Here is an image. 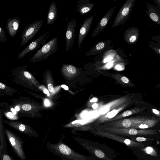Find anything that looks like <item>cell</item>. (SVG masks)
Segmentation results:
<instances>
[{"mask_svg":"<svg viewBox=\"0 0 160 160\" xmlns=\"http://www.w3.org/2000/svg\"><path fill=\"white\" fill-rule=\"evenodd\" d=\"M11 110L12 111V112L14 114H16V111L15 109H13V108H11Z\"/></svg>","mask_w":160,"mask_h":160,"instance_id":"obj_40","label":"cell"},{"mask_svg":"<svg viewBox=\"0 0 160 160\" xmlns=\"http://www.w3.org/2000/svg\"><path fill=\"white\" fill-rule=\"evenodd\" d=\"M148 104V108L150 110V112L153 114L155 117L160 119V110L155 108L153 105H151L150 104Z\"/></svg>","mask_w":160,"mask_h":160,"instance_id":"obj_25","label":"cell"},{"mask_svg":"<svg viewBox=\"0 0 160 160\" xmlns=\"http://www.w3.org/2000/svg\"><path fill=\"white\" fill-rule=\"evenodd\" d=\"M6 36L3 28L0 26V42L3 43L7 41Z\"/></svg>","mask_w":160,"mask_h":160,"instance_id":"obj_29","label":"cell"},{"mask_svg":"<svg viewBox=\"0 0 160 160\" xmlns=\"http://www.w3.org/2000/svg\"><path fill=\"white\" fill-rule=\"evenodd\" d=\"M111 41L108 40L98 42L86 53V56H94L102 53L109 48Z\"/></svg>","mask_w":160,"mask_h":160,"instance_id":"obj_13","label":"cell"},{"mask_svg":"<svg viewBox=\"0 0 160 160\" xmlns=\"http://www.w3.org/2000/svg\"><path fill=\"white\" fill-rule=\"evenodd\" d=\"M139 35L138 28L133 26L125 30L124 33L123 38L126 43L129 45H132L137 42Z\"/></svg>","mask_w":160,"mask_h":160,"instance_id":"obj_12","label":"cell"},{"mask_svg":"<svg viewBox=\"0 0 160 160\" xmlns=\"http://www.w3.org/2000/svg\"><path fill=\"white\" fill-rule=\"evenodd\" d=\"M50 32H48L34 40L18 54V58L20 59L23 58L30 52L41 48L46 43L47 39L50 36Z\"/></svg>","mask_w":160,"mask_h":160,"instance_id":"obj_9","label":"cell"},{"mask_svg":"<svg viewBox=\"0 0 160 160\" xmlns=\"http://www.w3.org/2000/svg\"><path fill=\"white\" fill-rule=\"evenodd\" d=\"M155 87L157 88H160V84L157 85Z\"/></svg>","mask_w":160,"mask_h":160,"instance_id":"obj_42","label":"cell"},{"mask_svg":"<svg viewBox=\"0 0 160 160\" xmlns=\"http://www.w3.org/2000/svg\"><path fill=\"white\" fill-rule=\"evenodd\" d=\"M143 102L140 103L138 105L136 106L134 108L127 110L123 112L122 114H120L114 118L112 120L114 121L116 120L120 119L123 118L131 116V115L142 112L148 108V106L144 105Z\"/></svg>","mask_w":160,"mask_h":160,"instance_id":"obj_18","label":"cell"},{"mask_svg":"<svg viewBox=\"0 0 160 160\" xmlns=\"http://www.w3.org/2000/svg\"><path fill=\"white\" fill-rule=\"evenodd\" d=\"M43 23V20H36L24 28L21 36L22 41L20 46L24 45L33 38L40 30Z\"/></svg>","mask_w":160,"mask_h":160,"instance_id":"obj_7","label":"cell"},{"mask_svg":"<svg viewBox=\"0 0 160 160\" xmlns=\"http://www.w3.org/2000/svg\"><path fill=\"white\" fill-rule=\"evenodd\" d=\"M44 104L46 106H48L50 105V103L49 100L47 99H46L45 100Z\"/></svg>","mask_w":160,"mask_h":160,"instance_id":"obj_35","label":"cell"},{"mask_svg":"<svg viewBox=\"0 0 160 160\" xmlns=\"http://www.w3.org/2000/svg\"><path fill=\"white\" fill-rule=\"evenodd\" d=\"M23 74L25 77L28 79L32 78V76L28 72L25 71H23Z\"/></svg>","mask_w":160,"mask_h":160,"instance_id":"obj_32","label":"cell"},{"mask_svg":"<svg viewBox=\"0 0 160 160\" xmlns=\"http://www.w3.org/2000/svg\"><path fill=\"white\" fill-rule=\"evenodd\" d=\"M115 9L114 8H111L101 19L92 32V37H95L105 28L108 22L114 12Z\"/></svg>","mask_w":160,"mask_h":160,"instance_id":"obj_14","label":"cell"},{"mask_svg":"<svg viewBox=\"0 0 160 160\" xmlns=\"http://www.w3.org/2000/svg\"><path fill=\"white\" fill-rule=\"evenodd\" d=\"M7 115V116L10 118H12L13 117V115L12 113L10 112L8 113Z\"/></svg>","mask_w":160,"mask_h":160,"instance_id":"obj_36","label":"cell"},{"mask_svg":"<svg viewBox=\"0 0 160 160\" xmlns=\"http://www.w3.org/2000/svg\"><path fill=\"white\" fill-rule=\"evenodd\" d=\"M0 160H14L7 150H0Z\"/></svg>","mask_w":160,"mask_h":160,"instance_id":"obj_27","label":"cell"},{"mask_svg":"<svg viewBox=\"0 0 160 160\" xmlns=\"http://www.w3.org/2000/svg\"><path fill=\"white\" fill-rule=\"evenodd\" d=\"M9 124L12 127L23 133L30 137H39L38 133L30 127L23 124L12 123Z\"/></svg>","mask_w":160,"mask_h":160,"instance_id":"obj_17","label":"cell"},{"mask_svg":"<svg viewBox=\"0 0 160 160\" xmlns=\"http://www.w3.org/2000/svg\"><path fill=\"white\" fill-rule=\"evenodd\" d=\"M153 1L155 3L158 8L160 10V0H153Z\"/></svg>","mask_w":160,"mask_h":160,"instance_id":"obj_34","label":"cell"},{"mask_svg":"<svg viewBox=\"0 0 160 160\" xmlns=\"http://www.w3.org/2000/svg\"><path fill=\"white\" fill-rule=\"evenodd\" d=\"M15 110L16 111H18L20 110L19 107L18 106H17L15 107Z\"/></svg>","mask_w":160,"mask_h":160,"instance_id":"obj_41","label":"cell"},{"mask_svg":"<svg viewBox=\"0 0 160 160\" xmlns=\"http://www.w3.org/2000/svg\"><path fill=\"white\" fill-rule=\"evenodd\" d=\"M160 122V119L154 117H151L142 123L132 128L139 129H147L153 127Z\"/></svg>","mask_w":160,"mask_h":160,"instance_id":"obj_21","label":"cell"},{"mask_svg":"<svg viewBox=\"0 0 160 160\" xmlns=\"http://www.w3.org/2000/svg\"><path fill=\"white\" fill-rule=\"evenodd\" d=\"M103 131L118 135L131 137L154 135L158 134L157 131L153 129H139L132 128H106L104 129Z\"/></svg>","mask_w":160,"mask_h":160,"instance_id":"obj_3","label":"cell"},{"mask_svg":"<svg viewBox=\"0 0 160 160\" xmlns=\"http://www.w3.org/2000/svg\"><path fill=\"white\" fill-rule=\"evenodd\" d=\"M57 8L54 1L52 2L49 8L47 17V22L48 25L52 24L57 17Z\"/></svg>","mask_w":160,"mask_h":160,"instance_id":"obj_22","label":"cell"},{"mask_svg":"<svg viewBox=\"0 0 160 160\" xmlns=\"http://www.w3.org/2000/svg\"><path fill=\"white\" fill-rule=\"evenodd\" d=\"M20 18L18 17L12 18L8 20L6 28L9 35L12 38L16 36L20 26Z\"/></svg>","mask_w":160,"mask_h":160,"instance_id":"obj_16","label":"cell"},{"mask_svg":"<svg viewBox=\"0 0 160 160\" xmlns=\"http://www.w3.org/2000/svg\"><path fill=\"white\" fill-rule=\"evenodd\" d=\"M6 87V86L1 82L0 83V88L1 89H4Z\"/></svg>","mask_w":160,"mask_h":160,"instance_id":"obj_37","label":"cell"},{"mask_svg":"<svg viewBox=\"0 0 160 160\" xmlns=\"http://www.w3.org/2000/svg\"><path fill=\"white\" fill-rule=\"evenodd\" d=\"M136 0H127L118 11L112 26V28L123 25L128 20L132 11Z\"/></svg>","mask_w":160,"mask_h":160,"instance_id":"obj_5","label":"cell"},{"mask_svg":"<svg viewBox=\"0 0 160 160\" xmlns=\"http://www.w3.org/2000/svg\"><path fill=\"white\" fill-rule=\"evenodd\" d=\"M93 132L97 136L111 139L123 143L128 147L142 148L144 146V145L141 142L135 141L121 136L111 133L103 131L98 130L97 131H94Z\"/></svg>","mask_w":160,"mask_h":160,"instance_id":"obj_6","label":"cell"},{"mask_svg":"<svg viewBox=\"0 0 160 160\" xmlns=\"http://www.w3.org/2000/svg\"><path fill=\"white\" fill-rule=\"evenodd\" d=\"M58 49V38L53 37L36 52L30 60V62L41 61L54 53Z\"/></svg>","mask_w":160,"mask_h":160,"instance_id":"obj_2","label":"cell"},{"mask_svg":"<svg viewBox=\"0 0 160 160\" xmlns=\"http://www.w3.org/2000/svg\"><path fill=\"white\" fill-rule=\"evenodd\" d=\"M94 4L88 0H80L78 2L77 9L80 14L82 15L91 11Z\"/></svg>","mask_w":160,"mask_h":160,"instance_id":"obj_20","label":"cell"},{"mask_svg":"<svg viewBox=\"0 0 160 160\" xmlns=\"http://www.w3.org/2000/svg\"><path fill=\"white\" fill-rule=\"evenodd\" d=\"M43 92L45 94H49V92H48V90L46 88L44 89V90H43Z\"/></svg>","mask_w":160,"mask_h":160,"instance_id":"obj_39","label":"cell"},{"mask_svg":"<svg viewBox=\"0 0 160 160\" xmlns=\"http://www.w3.org/2000/svg\"><path fill=\"white\" fill-rule=\"evenodd\" d=\"M61 71L63 74L68 78H72L75 76L78 72V69L71 65H63Z\"/></svg>","mask_w":160,"mask_h":160,"instance_id":"obj_23","label":"cell"},{"mask_svg":"<svg viewBox=\"0 0 160 160\" xmlns=\"http://www.w3.org/2000/svg\"><path fill=\"white\" fill-rule=\"evenodd\" d=\"M142 150L145 153L152 156L158 157V154L154 149L151 146L147 147L142 149Z\"/></svg>","mask_w":160,"mask_h":160,"instance_id":"obj_26","label":"cell"},{"mask_svg":"<svg viewBox=\"0 0 160 160\" xmlns=\"http://www.w3.org/2000/svg\"><path fill=\"white\" fill-rule=\"evenodd\" d=\"M82 146L96 157L102 160H112L105 153L100 149L88 143L83 142Z\"/></svg>","mask_w":160,"mask_h":160,"instance_id":"obj_19","label":"cell"},{"mask_svg":"<svg viewBox=\"0 0 160 160\" xmlns=\"http://www.w3.org/2000/svg\"><path fill=\"white\" fill-rule=\"evenodd\" d=\"M7 141L16 155L21 160L26 157L23 149L24 142L18 136L8 130H5Z\"/></svg>","mask_w":160,"mask_h":160,"instance_id":"obj_4","label":"cell"},{"mask_svg":"<svg viewBox=\"0 0 160 160\" xmlns=\"http://www.w3.org/2000/svg\"><path fill=\"white\" fill-rule=\"evenodd\" d=\"M151 117L148 116H138L128 118L122 119L113 122L109 123L110 128H132L139 124Z\"/></svg>","mask_w":160,"mask_h":160,"instance_id":"obj_8","label":"cell"},{"mask_svg":"<svg viewBox=\"0 0 160 160\" xmlns=\"http://www.w3.org/2000/svg\"><path fill=\"white\" fill-rule=\"evenodd\" d=\"M76 20L73 19L68 22L65 32L66 51L72 48L74 42Z\"/></svg>","mask_w":160,"mask_h":160,"instance_id":"obj_10","label":"cell"},{"mask_svg":"<svg viewBox=\"0 0 160 160\" xmlns=\"http://www.w3.org/2000/svg\"><path fill=\"white\" fill-rule=\"evenodd\" d=\"M61 87L63 88L65 90H68V86H66L65 85H62L61 86Z\"/></svg>","mask_w":160,"mask_h":160,"instance_id":"obj_38","label":"cell"},{"mask_svg":"<svg viewBox=\"0 0 160 160\" xmlns=\"http://www.w3.org/2000/svg\"><path fill=\"white\" fill-rule=\"evenodd\" d=\"M130 139L135 141L138 142H146L150 141H153L155 140L153 138H146L143 137H132L130 138Z\"/></svg>","mask_w":160,"mask_h":160,"instance_id":"obj_28","label":"cell"},{"mask_svg":"<svg viewBox=\"0 0 160 160\" xmlns=\"http://www.w3.org/2000/svg\"><path fill=\"white\" fill-rule=\"evenodd\" d=\"M46 146L50 152L62 160H87L89 158L72 150L63 142L61 138L55 144L48 142Z\"/></svg>","mask_w":160,"mask_h":160,"instance_id":"obj_1","label":"cell"},{"mask_svg":"<svg viewBox=\"0 0 160 160\" xmlns=\"http://www.w3.org/2000/svg\"><path fill=\"white\" fill-rule=\"evenodd\" d=\"M48 87L49 91L50 92H52L54 90V88L53 85L51 83H49L48 85Z\"/></svg>","mask_w":160,"mask_h":160,"instance_id":"obj_33","label":"cell"},{"mask_svg":"<svg viewBox=\"0 0 160 160\" xmlns=\"http://www.w3.org/2000/svg\"><path fill=\"white\" fill-rule=\"evenodd\" d=\"M149 46L154 53L160 57V44L154 41H151L149 43Z\"/></svg>","mask_w":160,"mask_h":160,"instance_id":"obj_24","label":"cell"},{"mask_svg":"<svg viewBox=\"0 0 160 160\" xmlns=\"http://www.w3.org/2000/svg\"><path fill=\"white\" fill-rule=\"evenodd\" d=\"M22 108L24 110L28 111L31 109L32 107L30 105L26 104H23L22 106Z\"/></svg>","mask_w":160,"mask_h":160,"instance_id":"obj_31","label":"cell"},{"mask_svg":"<svg viewBox=\"0 0 160 160\" xmlns=\"http://www.w3.org/2000/svg\"><path fill=\"white\" fill-rule=\"evenodd\" d=\"M146 4L147 10L145 11L147 15L152 21L160 26V10L154 4L148 2Z\"/></svg>","mask_w":160,"mask_h":160,"instance_id":"obj_15","label":"cell"},{"mask_svg":"<svg viewBox=\"0 0 160 160\" xmlns=\"http://www.w3.org/2000/svg\"><path fill=\"white\" fill-rule=\"evenodd\" d=\"M94 18L93 15L88 17L82 25L78 34V49L89 33Z\"/></svg>","mask_w":160,"mask_h":160,"instance_id":"obj_11","label":"cell"},{"mask_svg":"<svg viewBox=\"0 0 160 160\" xmlns=\"http://www.w3.org/2000/svg\"><path fill=\"white\" fill-rule=\"evenodd\" d=\"M151 39L160 44V34H155L150 38Z\"/></svg>","mask_w":160,"mask_h":160,"instance_id":"obj_30","label":"cell"}]
</instances>
